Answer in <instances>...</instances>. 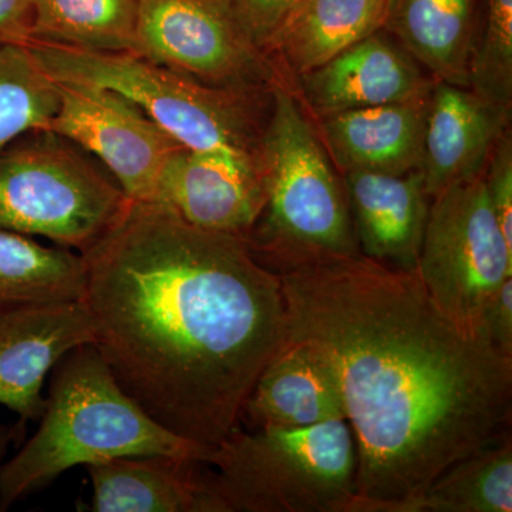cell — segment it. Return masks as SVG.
Returning a JSON list of instances; mask_svg holds the SVG:
<instances>
[{
  "label": "cell",
  "instance_id": "cell-1",
  "mask_svg": "<svg viewBox=\"0 0 512 512\" xmlns=\"http://www.w3.org/2000/svg\"><path fill=\"white\" fill-rule=\"evenodd\" d=\"M275 274L288 340L318 352L342 392L356 447L350 512H393L508 434L512 357L448 318L416 272L360 252Z\"/></svg>",
  "mask_w": 512,
  "mask_h": 512
},
{
  "label": "cell",
  "instance_id": "cell-2",
  "mask_svg": "<svg viewBox=\"0 0 512 512\" xmlns=\"http://www.w3.org/2000/svg\"><path fill=\"white\" fill-rule=\"evenodd\" d=\"M82 255L93 345L124 392L183 439H227L288 342L278 275L247 239L194 227L161 202L127 201Z\"/></svg>",
  "mask_w": 512,
  "mask_h": 512
},
{
  "label": "cell",
  "instance_id": "cell-3",
  "mask_svg": "<svg viewBox=\"0 0 512 512\" xmlns=\"http://www.w3.org/2000/svg\"><path fill=\"white\" fill-rule=\"evenodd\" d=\"M208 448L165 429L117 383L94 345L53 367L35 436L0 467V512L76 466L165 454L204 461Z\"/></svg>",
  "mask_w": 512,
  "mask_h": 512
},
{
  "label": "cell",
  "instance_id": "cell-4",
  "mask_svg": "<svg viewBox=\"0 0 512 512\" xmlns=\"http://www.w3.org/2000/svg\"><path fill=\"white\" fill-rule=\"evenodd\" d=\"M269 96L258 148L265 207L245 238L249 248L274 272L326 256L360 254L345 188L311 121L279 80Z\"/></svg>",
  "mask_w": 512,
  "mask_h": 512
},
{
  "label": "cell",
  "instance_id": "cell-5",
  "mask_svg": "<svg viewBox=\"0 0 512 512\" xmlns=\"http://www.w3.org/2000/svg\"><path fill=\"white\" fill-rule=\"evenodd\" d=\"M202 463L214 512H350L357 495L345 419L306 429L238 427Z\"/></svg>",
  "mask_w": 512,
  "mask_h": 512
},
{
  "label": "cell",
  "instance_id": "cell-6",
  "mask_svg": "<svg viewBox=\"0 0 512 512\" xmlns=\"http://www.w3.org/2000/svg\"><path fill=\"white\" fill-rule=\"evenodd\" d=\"M26 46L56 83L119 93L190 150L258 160L269 103L262 96L269 92L217 89L131 52H94L36 39Z\"/></svg>",
  "mask_w": 512,
  "mask_h": 512
},
{
  "label": "cell",
  "instance_id": "cell-7",
  "mask_svg": "<svg viewBox=\"0 0 512 512\" xmlns=\"http://www.w3.org/2000/svg\"><path fill=\"white\" fill-rule=\"evenodd\" d=\"M127 201L103 165L52 131L0 150V229L83 254L119 220Z\"/></svg>",
  "mask_w": 512,
  "mask_h": 512
},
{
  "label": "cell",
  "instance_id": "cell-8",
  "mask_svg": "<svg viewBox=\"0 0 512 512\" xmlns=\"http://www.w3.org/2000/svg\"><path fill=\"white\" fill-rule=\"evenodd\" d=\"M416 274L448 318L481 338L485 306L512 278V247L495 218L484 174L431 198Z\"/></svg>",
  "mask_w": 512,
  "mask_h": 512
},
{
  "label": "cell",
  "instance_id": "cell-9",
  "mask_svg": "<svg viewBox=\"0 0 512 512\" xmlns=\"http://www.w3.org/2000/svg\"><path fill=\"white\" fill-rule=\"evenodd\" d=\"M134 53L217 89L262 93L278 82L229 0H138Z\"/></svg>",
  "mask_w": 512,
  "mask_h": 512
},
{
  "label": "cell",
  "instance_id": "cell-10",
  "mask_svg": "<svg viewBox=\"0 0 512 512\" xmlns=\"http://www.w3.org/2000/svg\"><path fill=\"white\" fill-rule=\"evenodd\" d=\"M57 87L49 131L96 157L128 201L156 202L165 163L183 144L119 93L90 84Z\"/></svg>",
  "mask_w": 512,
  "mask_h": 512
},
{
  "label": "cell",
  "instance_id": "cell-11",
  "mask_svg": "<svg viewBox=\"0 0 512 512\" xmlns=\"http://www.w3.org/2000/svg\"><path fill=\"white\" fill-rule=\"evenodd\" d=\"M188 224L247 238L265 207L256 158L178 148L168 158L157 201Z\"/></svg>",
  "mask_w": 512,
  "mask_h": 512
},
{
  "label": "cell",
  "instance_id": "cell-12",
  "mask_svg": "<svg viewBox=\"0 0 512 512\" xmlns=\"http://www.w3.org/2000/svg\"><path fill=\"white\" fill-rule=\"evenodd\" d=\"M82 302L28 306L0 312V404L19 420H40L46 409L43 383L67 353L93 345Z\"/></svg>",
  "mask_w": 512,
  "mask_h": 512
},
{
  "label": "cell",
  "instance_id": "cell-13",
  "mask_svg": "<svg viewBox=\"0 0 512 512\" xmlns=\"http://www.w3.org/2000/svg\"><path fill=\"white\" fill-rule=\"evenodd\" d=\"M298 80L306 106L318 119L420 99L433 87L413 57L380 30Z\"/></svg>",
  "mask_w": 512,
  "mask_h": 512
},
{
  "label": "cell",
  "instance_id": "cell-14",
  "mask_svg": "<svg viewBox=\"0 0 512 512\" xmlns=\"http://www.w3.org/2000/svg\"><path fill=\"white\" fill-rule=\"evenodd\" d=\"M360 252L382 264L416 272L430 211L421 171L393 175L343 173Z\"/></svg>",
  "mask_w": 512,
  "mask_h": 512
},
{
  "label": "cell",
  "instance_id": "cell-15",
  "mask_svg": "<svg viewBox=\"0 0 512 512\" xmlns=\"http://www.w3.org/2000/svg\"><path fill=\"white\" fill-rule=\"evenodd\" d=\"M508 120L467 87L434 82L420 168L430 200L484 174Z\"/></svg>",
  "mask_w": 512,
  "mask_h": 512
},
{
  "label": "cell",
  "instance_id": "cell-16",
  "mask_svg": "<svg viewBox=\"0 0 512 512\" xmlns=\"http://www.w3.org/2000/svg\"><path fill=\"white\" fill-rule=\"evenodd\" d=\"M430 93L402 103L330 114L320 136L343 173L407 174L419 171Z\"/></svg>",
  "mask_w": 512,
  "mask_h": 512
},
{
  "label": "cell",
  "instance_id": "cell-17",
  "mask_svg": "<svg viewBox=\"0 0 512 512\" xmlns=\"http://www.w3.org/2000/svg\"><path fill=\"white\" fill-rule=\"evenodd\" d=\"M94 512H214L208 468L195 458L130 456L86 466Z\"/></svg>",
  "mask_w": 512,
  "mask_h": 512
},
{
  "label": "cell",
  "instance_id": "cell-18",
  "mask_svg": "<svg viewBox=\"0 0 512 512\" xmlns=\"http://www.w3.org/2000/svg\"><path fill=\"white\" fill-rule=\"evenodd\" d=\"M345 419V404L332 369L308 345L288 340L256 380L241 424L256 429H306Z\"/></svg>",
  "mask_w": 512,
  "mask_h": 512
},
{
  "label": "cell",
  "instance_id": "cell-19",
  "mask_svg": "<svg viewBox=\"0 0 512 512\" xmlns=\"http://www.w3.org/2000/svg\"><path fill=\"white\" fill-rule=\"evenodd\" d=\"M387 0H298L264 46L296 76L312 72L383 28Z\"/></svg>",
  "mask_w": 512,
  "mask_h": 512
},
{
  "label": "cell",
  "instance_id": "cell-20",
  "mask_svg": "<svg viewBox=\"0 0 512 512\" xmlns=\"http://www.w3.org/2000/svg\"><path fill=\"white\" fill-rule=\"evenodd\" d=\"M433 74L467 87L474 50V0H387L383 28Z\"/></svg>",
  "mask_w": 512,
  "mask_h": 512
},
{
  "label": "cell",
  "instance_id": "cell-21",
  "mask_svg": "<svg viewBox=\"0 0 512 512\" xmlns=\"http://www.w3.org/2000/svg\"><path fill=\"white\" fill-rule=\"evenodd\" d=\"M84 285L80 252L46 247L28 235L0 229V312L80 302Z\"/></svg>",
  "mask_w": 512,
  "mask_h": 512
},
{
  "label": "cell",
  "instance_id": "cell-22",
  "mask_svg": "<svg viewBox=\"0 0 512 512\" xmlns=\"http://www.w3.org/2000/svg\"><path fill=\"white\" fill-rule=\"evenodd\" d=\"M510 433L461 458L412 500L393 512H511Z\"/></svg>",
  "mask_w": 512,
  "mask_h": 512
},
{
  "label": "cell",
  "instance_id": "cell-23",
  "mask_svg": "<svg viewBox=\"0 0 512 512\" xmlns=\"http://www.w3.org/2000/svg\"><path fill=\"white\" fill-rule=\"evenodd\" d=\"M138 0H33L32 39L94 52H136Z\"/></svg>",
  "mask_w": 512,
  "mask_h": 512
},
{
  "label": "cell",
  "instance_id": "cell-24",
  "mask_svg": "<svg viewBox=\"0 0 512 512\" xmlns=\"http://www.w3.org/2000/svg\"><path fill=\"white\" fill-rule=\"evenodd\" d=\"M59 87L28 46L0 47V150L37 131H49Z\"/></svg>",
  "mask_w": 512,
  "mask_h": 512
},
{
  "label": "cell",
  "instance_id": "cell-25",
  "mask_svg": "<svg viewBox=\"0 0 512 512\" xmlns=\"http://www.w3.org/2000/svg\"><path fill=\"white\" fill-rule=\"evenodd\" d=\"M468 89L510 119L512 106V0H487V18L474 45Z\"/></svg>",
  "mask_w": 512,
  "mask_h": 512
},
{
  "label": "cell",
  "instance_id": "cell-26",
  "mask_svg": "<svg viewBox=\"0 0 512 512\" xmlns=\"http://www.w3.org/2000/svg\"><path fill=\"white\" fill-rule=\"evenodd\" d=\"M484 178L495 218L505 241L512 247V138L507 128L495 141Z\"/></svg>",
  "mask_w": 512,
  "mask_h": 512
},
{
  "label": "cell",
  "instance_id": "cell-27",
  "mask_svg": "<svg viewBox=\"0 0 512 512\" xmlns=\"http://www.w3.org/2000/svg\"><path fill=\"white\" fill-rule=\"evenodd\" d=\"M298 0H229L238 22L259 49ZM265 53V52H264Z\"/></svg>",
  "mask_w": 512,
  "mask_h": 512
},
{
  "label": "cell",
  "instance_id": "cell-28",
  "mask_svg": "<svg viewBox=\"0 0 512 512\" xmlns=\"http://www.w3.org/2000/svg\"><path fill=\"white\" fill-rule=\"evenodd\" d=\"M480 336L501 355L512 357V278L497 289L485 306Z\"/></svg>",
  "mask_w": 512,
  "mask_h": 512
},
{
  "label": "cell",
  "instance_id": "cell-29",
  "mask_svg": "<svg viewBox=\"0 0 512 512\" xmlns=\"http://www.w3.org/2000/svg\"><path fill=\"white\" fill-rule=\"evenodd\" d=\"M33 0H0V47L32 40Z\"/></svg>",
  "mask_w": 512,
  "mask_h": 512
},
{
  "label": "cell",
  "instance_id": "cell-30",
  "mask_svg": "<svg viewBox=\"0 0 512 512\" xmlns=\"http://www.w3.org/2000/svg\"><path fill=\"white\" fill-rule=\"evenodd\" d=\"M26 424L28 423L22 420L12 424H0V467H2L9 448L19 446L25 440Z\"/></svg>",
  "mask_w": 512,
  "mask_h": 512
}]
</instances>
